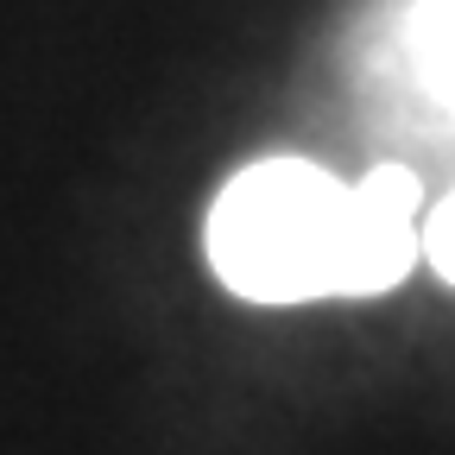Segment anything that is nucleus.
<instances>
[{"label":"nucleus","mask_w":455,"mask_h":455,"mask_svg":"<svg viewBox=\"0 0 455 455\" xmlns=\"http://www.w3.org/2000/svg\"><path fill=\"white\" fill-rule=\"evenodd\" d=\"M418 203L424 184L405 164L341 184L310 158H266L215 196L209 266L247 304L379 298L424 253Z\"/></svg>","instance_id":"1"},{"label":"nucleus","mask_w":455,"mask_h":455,"mask_svg":"<svg viewBox=\"0 0 455 455\" xmlns=\"http://www.w3.org/2000/svg\"><path fill=\"white\" fill-rule=\"evenodd\" d=\"M418 51H424L430 89L455 108V0H424V13H418Z\"/></svg>","instance_id":"2"},{"label":"nucleus","mask_w":455,"mask_h":455,"mask_svg":"<svg viewBox=\"0 0 455 455\" xmlns=\"http://www.w3.org/2000/svg\"><path fill=\"white\" fill-rule=\"evenodd\" d=\"M424 259L455 284V190H449V196L436 203V215L424 221Z\"/></svg>","instance_id":"3"}]
</instances>
